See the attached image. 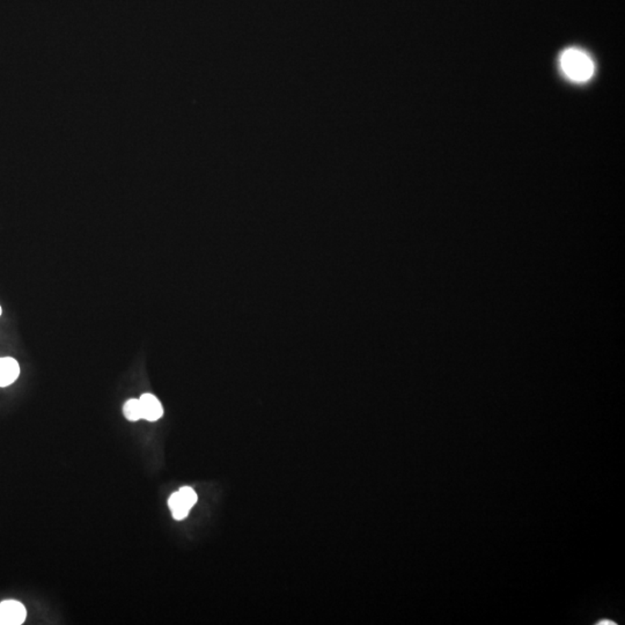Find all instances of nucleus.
<instances>
[{"label": "nucleus", "instance_id": "nucleus-1", "mask_svg": "<svg viewBox=\"0 0 625 625\" xmlns=\"http://www.w3.org/2000/svg\"><path fill=\"white\" fill-rule=\"evenodd\" d=\"M559 64L565 77L575 82L588 81L595 71L594 61L590 55L577 48L563 51Z\"/></svg>", "mask_w": 625, "mask_h": 625}, {"label": "nucleus", "instance_id": "nucleus-2", "mask_svg": "<svg viewBox=\"0 0 625 625\" xmlns=\"http://www.w3.org/2000/svg\"><path fill=\"white\" fill-rule=\"evenodd\" d=\"M196 503V492L189 486H186L169 497V506L175 520H183Z\"/></svg>", "mask_w": 625, "mask_h": 625}, {"label": "nucleus", "instance_id": "nucleus-3", "mask_svg": "<svg viewBox=\"0 0 625 625\" xmlns=\"http://www.w3.org/2000/svg\"><path fill=\"white\" fill-rule=\"evenodd\" d=\"M26 617L27 611L21 602L8 600L0 604V625H20Z\"/></svg>", "mask_w": 625, "mask_h": 625}, {"label": "nucleus", "instance_id": "nucleus-4", "mask_svg": "<svg viewBox=\"0 0 625 625\" xmlns=\"http://www.w3.org/2000/svg\"><path fill=\"white\" fill-rule=\"evenodd\" d=\"M20 375V365L15 358H0V387L11 386Z\"/></svg>", "mask_w": 625, "mask_h": 625}, {"label": "nucleus", "instance_id": "nucleus-5", "mask_svg": "<svg viewBox=\"0 0 625 625\" xmlns=\"http://www.w3.org/2000/svg\"><path fill=\"white\" fill-rule=\"evenodd\" d=\"M140 405H142V414H143V419H146L148 422H155L157 419H160L164 414V407L160 401L152 394H143L140 397Z\"/></svg>", "mask_w": 625, "mask_h": 625}, {"label": "nucleus", "instance_id": "nucleus-6", "mask_svg": "<svg viewBox=\"0 0 625 625\" xmlns=\"http://www.w3.org/2000/svg\"><path fill=\"white\" fill-rule=\"evenodd\" d=\"M123 412H124L125 419L130 422H137L140 419H143L140 398H130L129 401H126L123 407Z\"/></svg>", "mask_w": 625, "mask_h": 625}, {"label": "nucleus", "instance_id": "nucleus-7", "mask_svg": "<svg viewBox=\"0 0 625 625\" xmlns=\"http://www.w3.org/2000/svg\"><path fill=\"white\" fill-rule=\"evenodd\" d=\"M597 625H615L616 623L615 622L608 621V619H604V621L597 622Z\"/></svg>", "mask_w": 625, "mask_h": 625}, {"label": "nucleus", "instance_id": "nucleus-8", "mask_svg": "<svg viewBox=\"0 0 625 625\" xmlns=\"http://www.w3.org/2000/svg\"><path fill=\"white\" fill-rule=\"evenodd\" d=\"M1 314H3V308L0 306V316H1Z\"/></svg>", "mask_w": 625, "mask_h": 625}]
</instances>
